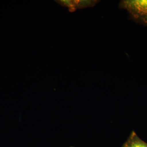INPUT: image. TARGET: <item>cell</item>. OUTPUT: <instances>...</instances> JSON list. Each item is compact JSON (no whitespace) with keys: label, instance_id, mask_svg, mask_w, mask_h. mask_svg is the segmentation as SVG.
I'll return each instance as SVG.
<instances>
[{"label":"cell","instance_id":"6da1fadb","mask_svg":"<svg viewBox=\"0 0 147 147\" xmlns=\"http://www.w3.org/2000/svg\"><path fill=\"white\" fill-rule=\"evenodd\" d=\"M119 7L126 10L130 19L147 26V0H123Z\"/></svg>","mask_w":147,"mask_h":147},{"label":"cell","instance_id":"3957f363","mask_svg":"<svg viewBox=\"0 0 147 147\" xmlns=\"http://www.w3.org/2000/svg\"><path fill=\"white\" fill-rule=\"evenodd\" d=\"M100 2L98 0H72V6L69 11L74 12L77 9L93 7Z\"/></svg>","mask_w":147,"mask_h":147},{"label":"cell","instance_id":"7a4b0ae2","mask_svg":"<svg viewBox=\"0 0 147 147\" xmlns=\"http://www.w3.org/2000/svg\"><path fill=\"white\" fill-rule=\"evenodd\" d=\"M122 147H147V143L140 139L134 131H132Z\"/></svg>","mask_w":147,"mask_h":147},{"label":"cell","instance_id":"277c9868","mask_svg":"<svg viewBox=\"0 0 147 147\" xmlns=\"http://www.w3.org/2000/svg\"><path fill=\"white\" fill-rule=\"evenodd\" d=\"M74 147V146H70V147Z\"/></svg>","mask_w":147,"mask_h":147}]
</instances>
